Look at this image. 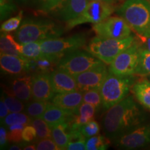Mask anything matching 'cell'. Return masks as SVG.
<instances>
[{
    "label": "cell",
    "mask_w": 150,
    "mask_h": 150,
    "mask_svg": "<svg viewBox=\"0 0 150 150\" xmlns=\"http://www.w3.org/2000/svg\"><path fill=\"white\" fill-rule=\"evenodd\" d=\"M146 115L131 96L107 109L102 120L103 130L106 136L114 140L125 132L142 125Z\"/></svg>",
    "instance_id": "obj_1"
},
{
    "label": "cell",
    "mask_w": 150,
    "mask_h": 150,
    "mask_svg": "<svg viewBox=\"0 0 150 150\" xmlns=\"http://www.w3.org/2000/svg\"><path fill=\"white\" fill-rule=\"evenodd\" d=\"M63 31V29L51 20L27 18L22 22L15 38L21 44L35 41L42 42L59 37Z\"/></svg>",
    "instance_id": "obj_2"
},
{
    "label": "cell",
    "mask_w": 150,
    "mask_h": 150,
    "mask_svg": "<svg viewBox=\"0 0 150 150\" xmlns=\"http://www.w3.org/2000/svg\"><path fill=\"white\" fill-rule=\"evenodd\" d=\"M117 13L126 20L138 36L150 35V3L146 0H127Z\"/></svg>",
    "instance_id": "obj_3"
},
{
    "label": "cell",
    "mask_w": 150,
    "mask_h": 150,
    "mask_svg": "<svg viewBox=\"0 0 150 150\" xmlns=\"http://www.w3.org/2000/svg\"><path fill=\"white\" fill-rule=\"evenodd\" d=\"M135 81L134 75L120 76L108 72L99 88L103 107L108 109L127 97Z\"/></svg>",
    "instance_id": "obj_4"
},
{
    "label": "cell",
    "mask_w": 150,
    "mask_h": 150,
    "mask_svg": "<svg viewBox=\"0 0 150 150\" xmlns=\"http://www.w3.org/2000/svg\"><path fill=\"white\" fill-rule=\"evenodd\" d=\"M136 40L130 35L124 39L95 37L83 49L89 52L106 65H110L120 53L129 48Z\"/></svg>",
    "instance_id": "obj_5"
},
{
    "label": "cell",
    "mask_w": 150,
    "mask_h": 150,
    "mask_svg": "<svg viewBox=\"0 0 150 150\" xmlns=\"http://www.w3.org/2000/svg\"><path fill=\"white\" fill-rule=\"evenodd\" d=\"M103 62L86 50H77L63 56L58 64V69L73 76L103 64Z\"/></svg>",
    "instance_id": "obj_6"
},
{
    "label": "cell",
    "mask_w": 150,
    "mask_h": 150,
    "mask_svg": "<svg viewBox=\"0 0 150 150\" xmlns=\"http://www.w3.org/2000/svg\"><path fill=\"white\" fill-rule=\"evenodd\" d=\"M140 49V42L136 40L129 48L120 53L114 59L109 65V72L120 76L136 75L139 63Z\"/></svg>",
    "instance_id": "obj_7"
},
{
    "label": "cell",
    "mask_w": 150,
    "mask_h": 150,
    "mask_svg": "<svg viewBox=\"0 0 150 150\" xmlns=\"http://www.w3.org/2000/svg\"><path fill=\"white\" fill-rule=\"evenodd\" d=\"M86 36L84 33H76L67 38H54L41 42L42 53L59 56L63 58L65 54L84 47Z\"/></svg>",
    "instance_id": "obj_8"
},
{
    "label": "cell",
    "mask_w": 150,
    "mask_h": 150,
    "mask_svg": "<svg viewBox=\"0 0 150 150\" xmlns=\"http://www.w3.org/2000/svg\"><path fill=\"white\" fill-rule=\"evenodd\" d=\"M115 11L112 4L104 1H89L85 10L74 20L66 22V29L70 30L76 26L85 23L97 24L110 17Z\"/></svg>",
    "instance_id": "obj_9"
},
{
    "label": "cell",
    "mask_w": 150,
    "mask_h": 150,
    "mask_svg": "<svg viewBox=\"0 0 150 150\" xmlns=\"http://www.w3.org/2000/svg\"><path fill=\"white\" fill-rule=\"evenodd\" d=\"M131 28L122 17H108L95 24L93 30L97 36L106 38L124 39L131 35Z\"/></svg>",
    "instance_id": "obj_10"
},
{
    "label": "cell",
    "mask_w": 150,
    "mask_h": 150,
    "mask_svg": "<svg viewBox=\"0 0 150 150\" xmlns=\"http://www.w3.org/2000/svg\"><path fill=\"white\" fill-rule=\"evenodd\" d=\"M116 147L124 149H136L150 144V125H138L113 140Z\"/></svg>",
    "instance_id": "obj_11"
},
{
    "label": "cell",
    "mask_w": 150,
    "mask_h": 150,
    "mask_svg": "<svg viewBox=\"0 0 150 150\" xmlns=\"http://www.w3.org/2000/svg\"><path fill=\"white\" fill-rule=\"evenodd\" d=\"M108 69L104 64L99 65L74 76L79 91L84 92L91 89H99L106 79Z\"/></svg>",
    "instance_id": "obj_12"
},
{
    "label": "cell",
    "mask_w": 150,
    "mask_h": 150,
    "mask_svg": "<svg viewBox=\"0 0 150 150\" xmlns=\"http://www.w3.org/2000/svg\"><path fill=\"white\" fill-rule=\"evenodd\" d=\"M54 93L52 88L50 73H40L33 75L32 99L33 100H51Z\"/></svg>",
    "instance_id": "obj_13"
},
{
    "label": "cell",
    "mask_w": 150,
    "mask_h": 150,
    "mask_svg": "<svg viewBox=\"0 0 150 150\" xmlns=\"http://www.w3.org/2000/svg\"><path fill=\"white\" fill-rule=\"evenodd\" d=\"M62 57L43 54L35 59H27V74L34 75L40 73H52L58 67Z\"/></svg>",
    "instance_id": "obj_14"
},
{
    "label": "cell",
    "mask_w": 150,
    "mask_h": 150,
    "mask_svg": "<svg viewBox=\"0 0 150 150\" xmlns=\"http://www.w3.org/2000/svg\"><path fill=\"white\" fill-rule=\"evenodd\" d=\"M83 92L76 91L63 93H55L51 103L56 106L77 114L79 108L83 103Z\"/></svg>",
    "instance_id": "obj_15"
},
{
    "label": "cell",
    "mask_w": 150,
    "mask_h": 150,
    "mask_svg": "<svg viewBox=\"0 0 150 150\" xmlns=\"http://www.w3.org/2000/svg\"><path fill=\"white\" fill-rule=\"evenodd\" d=\"M32 78L31 74L16 76L11 81L8 88L15 96L24 103L32 99Z\"/></svg>",
    "instance_id": "obj_16"
},
{
    "label": "cell",
    "mask_w": 150,
    "mask_h": 150,
    "mask_svg": "<svg viewBox=\"0 0 150 150\" xmlns=\"http://www.w3.org/2000/svg\"><path fill=\"white\" fill-rule=\"evenodd\" d=\"M54 93H63L79 91L76 79L72 75L56 68L50 73Z\"/></svg>",
    "instance_id": "obj_17"
},
{
    "label": "cell",
    "mask_w": 150,
    "mask_h": 150,
    "mask_svg": "<svg viewBox=\"0 0 150 150\" xmlns=\"http://www.w3.org/2000/svg\"><path fill=\"white\" fill-rule=\"evenodd\" d=\"M1 70L6 74L13 76L27 74V59L19 56L1 54Z\"/></svg>",
    "instance_id": "obj_18"
},
{
    "label": "cell",
    "mask_w": 150,
    "mask_h": 150,
    "mask_svg": "<svg viewBox=\"0 0 150 150\" xmlns=\"http://www.w3.org/2000/svg\"><path fill=\"white\" fill-rule=\"evenodd\" d=\"M89 0H64L56 9L62 21L65 23L77 18L85 10Z\"/></svg>",
    "instance_id": "obj_19"
},
{
    "label": "cell",
    "mask_w": 150,
    "mask_h": 150,
    "mask_svg": "<svg viewBox=\"0 0 150 150\" xmlns=\"http://www.w3.org/2000/svg\"><path fill=\"white\" fill-rule=\"evenodd\" d=\"M76 113L63 109L53 104H49L42 118L48 124L50 128L61 122H70Z\"/></svg>",
    "instance_id": "obj_20"
},
{
    "label": "cell",
    "mask_w": 150,
    "mask_h": 150,
    "mask_svg": "<svg viewBox=\"0 0 150 150\" xmlns=\"http://www.w3.org/2000/svg\"><path fill=\"white\" fill-rule=\"evenodd\" d=\"M131 91L140 104L150 110V80L141 79L135 81Z\"/></svg>",
    "instance_id": "obj_21"
},
{
    "label": "cell",
    "mask_w": 150,
    "mask_h": 150,
    "mask_svg": "<svg viewBox=\"0 0 150 150\" xmlns=\"http://www.w3.org/2000/svg\"><path fill=\"white\" fill-rule=\"evenodd\" d=\"M0 50L1 54H8L23 58L20 54L21 43L18 42L16 38L7 32H1V33Z\"/></svg>",
    "instance_id": "obj_22"
},
{
    "label": "cell",
    "mask_w": 150,
    "mask_h": 150,
    "mask_svg": "<svg viewBox=\"0 0 150 150\" xmlns=\"http://www.w3.org/2000/svg\"><path fill=\"white\" fill-rule=\"evenodd\" d=\"M52 138L60 147L61 150L67 149L69 142V130L70 126L68 122L56 124L51 128Z\"/></svg>",
    "instance_id": "obj_23"
},
{
    "label": "cell",
    "mask_w": 150,
    "mask_h": 150,
    "mask_svg": "<svg viewBox=\"0 0 150 150\" xmlns=\"http://www.w3.org/2000/svg\"><path fill=\"white\" fill-rule=\"evenodd\" d=\"M86 138L81 132L80 129H70L69 130V142L67 149H86Z\"/></svg>",
    "instance_id": "obj_24"
},
{
    "label": "cell",
    "mask_w": 150,
    "mask_h": 150,
    "mask_svg": "<svg viewBox=\"0 0 150 150\" xmlns=\"http://www.w3.org/2000/svg\"><path fill=\"white\" fill-rule=\"evenodd\" d=\"M50 102L47 101L33 100V102L26 103L24 107V112L31 118L42 117V116L45 112Z\"/></svg>",
    "instance_id": "obj_25"
},
{
    "label": "cell",
    "mask_w": 150,
    "mask_h": 150,
    "mask_svg": "<svg viewBox=\"0 0 150 150\" xmlns=\"http://www.w3.org/2000/svg\"><path fill=\"white\" fill-rule=\"evenodd\" d=\"M20 54L26 59H35L43 54L41 42L35 41L21 44Z\"/></svg>",
    "instance_id": "obj_26"
},
{
    "label": "cell",
    "mask_w": 150,
    "mask_h": 150,
    "mask_svg": "<svg viewBox=\"0 0 150 150\" xmlns=\"http://www.w3.org/2000/svg\"><path fill=\"white\" fill-rule=\"evenodd\" d=\"M1 95L11 112H22L24 110V107H25L24 104V102L15 96L9 88H6L5 87L4 88Z\"/></svg>",
    "instance_id": "obj_27"
},
{
    "label": "cell",
    "mask_w": 150,
    "mask_h": 150,
    "mask_svg": "<svg viewBox=\"0 0 150 150\" xmlns=\"http://www.w3.org/2000/svg\"><path fill=\"white\" fill-rule=\"evenodd\" d=\"M33 118L29 117L27 114L23 113L22 112H11L6 117L4 120L1 122V125L4 127H8L13 125H31Z\"/></svg>",
    "instance_id": "obj_28"
},
{
    "label": "cell",
    "mask_w": 150,
    "mask_h": 150,
    "mask_svg": "<svg viewBox=\"0 0 150 150\" xmlns=\"http://www.w3.org/2000/svg\"><path fill=\"white\" fill-rule=\"evenodd\" d=\"M109 138L102 135H96L86 140V149L87 150H105L107 149L110 145Z\"/></svg>",
    "instance_id": "obj_29"
},
{
    "label": "cell",
    "mask_w": 150,
    "mask_h": 150,
    "mask_svg": "<svg viewBox=\"0 0 150 150\" xmlns=\"http://www.w3.org/2000/svg\"><path fill=\"white\" fill-rule=\"evenodd\" d=\"M150 74V52L141 47L140 52V59L136 75L147 76Z\"/></svg>",
    "instance_id": "obj_30"
},
{
    "label": "cell",
    "mask_w": 150,
    "mask_h": 150,
    "mask_svg": "<svg viewBox=\"0 0 150 150\" xmlns=\"http://www.w3.org/2000/svg\"><path fill=\"white\" fill-rule=\"evenodd\" d=\"M36 130L37 141L43 138H51L52 129L42 117L33 118L31 124Z\"/></svg>",
    "instance_id": "obj_31"
},
{
    "label": "cell",
    "mask_w": 150,
    "mask_h": 150,
    "mask_svg": "<svg viewBox=\"0 0 150 150\" xmlns=\"http://www.w3.org/2000/svg\"><path fill=\"white\" fill-rule=\"evenodd\" d=\"M26 125H13L7 127L8 128V142L15 144L21 145L22 147L27 145V142H24L22 138V131Z\"/></svg>",
    "instance_id": "obj_32"
},
{
    "label": "cell",
    "mask_w": 150,
    "mask_h": 150,
    "mask_svg": "<svg viewBox=\"0 0 150 150\" xmlns=\"http://www.w3.org/2000/svg\"><path fill=\"white\" fill-rule=\"evenodd\" d=\"M22 18H23V12L20 11L16 16L8 19L1 24V32H11V31L18 30L21 25Z\"/></svg>",
    "instance_id": "obj_33"
},
{
    "label": "cell",
    "mask_w": 150,
    "mask_h": 150,
    "mask_svg": "<svg viewBox=\"0 0 150 150\" xmlns=\"http://www.w3.org/2000/svg\"><path fill=\"white\" fill-rule=\"evenodd\" d=\"M83 102L93 105L95 108H99L102 105V99L99 89H91L83 92Z\"/></svg>",
    "instance_id": "obj_34"
},
{
    "label": "cell",
    "mask_w": 150,
    "mask_h": 150,
    "mask_svg": "<svg viewBox=\"0 0 150 150\" xmlns=\"http://www.w3.org/2000/svg\"><path fill=\"white\" fill-rule=\"evenodd\" d=\"M38 9L43 13L56 11L64 0H35Z\"/></svg>",
    "instance_id": "obj_35"
},
{
    "label": "cell",
    "mask_w": 150,
    "mask_h": 150,
    "mask_svg": "<svg viewBox=\"0 0 150 150\" xmlns=\"http://www.w3.org/2000/svg\"><path fill=\"white\" fill-rule=\"evenodd\" d=\"M80 131L86 138H88L90 137L99 134L100 127L97 122L93 120L81 127Z\"/></svg>",
    "instance_id": "obj_36"
},
{
    "label": "cell",
    "mask_w": 150,
    "mask_h": 150,
    "mask_svg": "<svg viewBox=\"0 0 150 150\" xmlns=\"http://www.w3.org/2000/svg\"><path fill=\"white\" fill-rule=\"evenodd\" d=\"M97 108L91 104L83 102L79 108L78 113L81 117L87 120L88 121H91L94 120L95 112Z\"/></svg>",
    "instance_id": "obj_37"
},
{
    "label": "cell",
    "mask_w": 150,
    "mask_h": 150,
    "mask_svg": "<svg viewBox=\"0 0 150 150\" xmlns=\"http://www.w3.org/2000/svg\"><path fill=\"white\" fill-rule=\"evenodd\" d=\"M1 6V20H3L10 16L15 11L16 6L13 3V1L10 0H0Z\"/></svg>",
    "instance_id": "obj_38"
},
{
    "label": "cell",
    "mask_w": 150,
    "mask_h": 150,
    "mask_svg": "<svg viewBox=\"0 0 150 150\" xmlns=\"http://www.w3.org/2000/svg\"><path fill=\"white\" fill-rule=\"evenodd\" d=\"M36 149L37 150H61L54 140L50 138L38 140L36 142Z\"/></svg>",
    "instance_id": "obj_39"
},
{
    "label": "cell",
    "mask_w": 150,
    "mask_h": 150,
    "mask_svg": "<svg viewBox=\"0 0 150 150\" xmlns=\"http://www.w3.org/2000/svg\"><path fill=\"white\" fill-rule=\"evenodd\" d=\"M22 138L24 141L27 143L37 142V133L34 127L29 125L24 127L22 131Z\"/></svg>",
    "instance_id": "obj_40"
},
{
    "label": "cell",
    "mask_w": 150,
    "mask_h": 150,
    "mask_svg": "<svg viewBox=\"0 0 150 150\" xmlns=\"http://www.w3.org/2000/svg\"><path fill=\"white\" fill-rule=\"evenodd\" d=\"M8 142V133H7L5 127L1 125L0 127V147H1V149H4L6 147Z\"/></svg>",
    "instance_id": "obj_41"
},
{
    "label": "cell",
    "mask_w": 150,
    "mask_h": 150,
    "mask_svg": "<svg viewBox=\"0 0 150 150\" xmlns=\"http://www.w3.org/2000/svg\"><path fill=\"white\" fill-rule=\"evenodd\" d=\"M9 112L10 111H9L8 108L4 102V99L2 95H1V100H0V120H1V122L8 115Z\"/></svg>",
    "instance_id": "obj_42"
},
{
    "label": "cell",
    "mask_w": 150,
    "mask_h": 150,
    "mask_svg": "<svg viewBox=\"0 0 150 150\" xmlns=\"http://www.w3.org/2000/svg\"><path fill=\"white\" fill-rule=\"evenodd\" d=\"M139 38L140 39V42L142 47L150 52V35L145 37L139 36Z\"/></svg>",
    "instance_id": "obj_43"
},
{
    "label": "cell",
    "mask_w": 150,
    "mask_h": 150,
    "mask_svg": "<svg viewBox=\"0 0 150 150\" xmlns=\"http://www.w3.org/2000/svg\"><path fill=\"white\" fill-rule=\"evenodd\" d=\"M24 150H35L36 149V145L31 144V145H27L23 147Z\"/></svg>",
    "instance_id": "obj_44"
},
{
    "label": "cell",
    "mask_w": 150,
    "mask_h": 150,
    "mask_svg": "<svg viewBox=\"0 0 150 150\" xmlns=\"http://www.w3.org/2000/svg\"><path fill=\"white\" fill-rule=\"evenodd\" d=\"M16 1H17V2L20 4L27 5L33 2V1H35V0H16Z\"/></svg>",
    "instance_id": "obj_45"
},
{
    "label": "cell",
    "mask_w": 150,
    "mask_h": 150,
    "mask_svg": "<svg viewBox=\"0 0 150 150\" xmlns=\"http://www.w3.org/2000/svg\"><path fill=\"white\" fill-rule=\"evenodd\" d=\"M22 146L21 145H19V144H16V145H13L9 147V149L11 150H21L22 149Z\"/></svg>",
    "instance_id": "obj_46"
},
{
    "label": "cell",
    "mask_w": 150,
    "mask_h": 150,
    "mask_svg": "<svg viewBox=\"0 0 150 150\" xmlns=\"http://www.w3.org/2000/svg\"><path fill=\"white\" fill-rule=\"evenodd\" d=\"M89 1H104V2H107L109 4H113L115 2V0H89Z\"/></svg>",
    "instance_id": "obj_47"
},
{
    "label": "cell",
    "mask_w": 150,
    "mask_h": 150,
    "mask_svg": "<svg viewBox=\"0 0 150 150\" xmlns=\"http://www.w3.org/2000/svg\"><path fill=\"white\" fill-rule=\"evenodd\" d=\"M147 78H148V79H149V80H150V74H149V75H147Z\"/></svg>",
    "instance_id": "obj_48"
},
{
    "label": "cell",
    "mask_w": 150,
    "mask_h": 150,
    "mask_svg": "<svg viewBox=\"0 0 150 150\" xmlns=\"http://www.w3.org/2000/svg\"><path fill=\"white\" fill-rule=\"evenodd\" d=\"M122 1H127V0H122ZM146 1H149H149H150V0H146Z\"/></svg>",
    "instance_id": "obj_49"
},
{
    "label": "cell",
    "mask_w": 150,
    "mask_h": 150,
    "mask_svg": "<svg viewBox=\"0 0 150 150\" xmlns=\"http://www.w3.org/2000/svg\"><path fill=\"white\" fill-rule=\"evenodd\" d=\"M10 1H13V0H10Z\"/></svg>",
    "instance_id": "obj_50"
},
{
    "label": "cell",
    "mask_w": 150,
    "mask_h": 150,
    "mask_svg": "<svg viewBox=\"0 0 150 150\" xmlns=\"http://www.w3.org/2000/svg\"><path fill=\"white\" fill-rule=\"evenodd\" d=\"M149 3H150V1H149Z\"/></svg>",
    "instance_id": "obj_51"
}]
</instances>
